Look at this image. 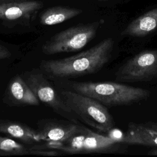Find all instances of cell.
<instances>
[{
    "instance_id": "6da1fadb",
    "label": "cell",
    "mask_w": 157,
    "mask_h": 157,
    "mask_svg": "<svg viewBox=\"0 0 157 157\" xmlns=\"http://www.w3.org/2000/svg\"><path fill=\"white\" fill-rule=\"evenodd\" d=\"M114 44L112 38L105 39L77 55L44 61L40 64L41 69L50 77L56 78L77 77L96 73L110 61Z\"/></svg>"
},
{
    "instance_id": "7a4b0ae2",
    "label": "cell",
    "mask_w": 157,
    "mask_h": 157,
    "mask_svg": "<svg viewBox=\"0 0 157 157\" xmlns=\"http://www.w3.org/2000/svg\"><path fill=\"white\" fill-rule=\"evenodd\" d=\"M72 90L92 98L107 106L128 105L147 99L150 92L145 89L115 82H71Z\"/></svg>"
},
{
    "instance_id": "3957f363",
    "label": "cell",
    "mask_w": 157,
    "mask_h": 157,
    "mask_svg": "<svg viewBox=\"0 0 157 157\" xmlns=\"http://www.w3.org/2000/svg\"><path fill=\"white\" fill-rule=\"evenodd\" d=\"M117 142L79 125L78 129L66 140L55 143L36 145L33 148L52 149L68 154L107 153L115 151L118 147Z\"/></svg>"
},
{
    "instance_id": "277c9868",
    "label": "cell",
    "mask_w": 157,
    "mask_h": 157,
    "mask_svg": "<svg viewBox=\"0 0 157 157\" xmlns=\"http://www.w3.org/2000/svg\"><path fill=\"white\" fill-rule=\"evenodd\" d=\"M60 95L81 121L103 133H107L114 128L112 116L101 102L74 91H63Z\"/></svg>"
},
{
    "instance_id": "5b68a950",
    "label": "cell",
    "mask_w": 157,
    "mask_h": 157,
    "mask_svg": "<svg viewBox=\"0 0 157 157\" xmlns=\"http://www.w3.org/2000/svg\"><path fill=\"white\" fill-rule=\"evenodd\" d=\"M103 21L101 20L88 24H80L61 31L44 44L42 51L47 55L78 51L95 37Z\"/></svg>"
},
{
    "instance_id": "8992f818",
    "label": "cell",
    "mask_w": 157,
    "mask_h": 157,
    "mask_svg": "<svg viewBox=\"0 0 157 157\" xmlns=\"http://www.w3.org/2000/svg\"><path fill=\"white\" fill-rule=\"evenodd\" d=\"M22 77L31 88L33 93L46 106L61 117L78 124V119L69 108L45 75L36 70L26 71Z\"/></svg>"
},
{
    "instance_id": "52a82bcc",
    "label": "cell",
    "mask_w": 157,
    "mask_h": 157,
    "mask_svg": "<svg viewBox=\"0 0 157 157\" xmlns=\"http://www.w3.org/2000/svg\"><path fill=\"white\" fill-rule=\"evenodd\" d=\"M157 78V50L141 52L122 65L115 80L123 82L149 81Z\"/></svg>"
},
{
    "instance_id": "ba28073f",
    "label": "cell",
    "mask_w": 157,
    "mask_h": 157,
    "mask_svg": "<svg viewBox=\"0 0 157 157\" xmlns=\"http://www.w3.org/2000/svg\"><path fill=\"white\" fill-rule=\"evenodd\" d=\"M3 101L9 106L39 105L40 101L23 78L17 74L12 77L6 88Z\"/></svg>"
},
{
    "instance_id": "9c48e42d",
    "label": "cell",
    "mask_w": 157,
    "mask_h": 157,
    "mask_svg": "<svg viewBox=\"0 0 157 157\" xmlns=\"http://www.w3.org/2000/svg\"><path fill=\"white\" fill-rule=\"evenodd\" d=\"M79 125L68 120L45 119L39 121L37 131L42 142H59L70 137L78 129Z\"/></svg>"
},
{
    "instance_id": "30bf717a",
    "label": "cell",
    "mask_w": 157,
    "mask_h": 157,
    "mask_svg": "<svg viewBox=\"0 0 157 157\" xmlns=\"http://www.w3.org/2000/svg\"><path fill=\"white\" fill-rule=\"evenodd\" d=\"M43 7L39 1H21L0 4V20L21 21L29 20Z\"/></svg>"
},
{
    "instance_id": "8fae6325",
    "label": "cell",
    "mask_w": 157,
    "mask_h": 157,
    "mask_svg": "<svg viewBox=\"0 0 157 157\" xmlns=\"http://www.w3.org/2000/svg\"><path fill=\"white\" fill-rule=\"evenodd\" d=\"M0 133L29 145L37 144L42 142L37 130L20 121L1 119Z\"/></svg>"
},
{
    "instance_id": "7c38bea8",
    "label": "cell",
    "mask_w": 157,
    "mask_h": 157,
    "mask_svg": "<svg viewBox=\"0 0 157 157\" xmlns=\"http://www.w3.org/2000/svg\"><path fill=\"white\" fill-rule=\"evenodd\" d=\"M120 143L157 147V131L144 124L130 122Z\"/></svg>"
},
{
    "instance_id": "4fadbf2b",
    "label": "cell",
    "mask_w": 157,
    "mask_h": 157,
    "mask_svg": "<svg viewBox=\"0 0 157 157\" xmlns=\"http://www.w3.org/2000/svg\"><path fill=\"white\" fill-rule=\"evenodd\" d=\"M157 28V7L150 10L132 21L121 32V36L144 37Z\"/></svg>"
},
{
    "instance_id": "5bb4252c",
    "label": "cell",
    "mask_w": 157,
    "mask_h": 157,
    "mask_svg": "<svg viewBox=\"0 0 157 157\" xmlns=\"http://www.w3.org/2000/svg\"><path fill=\"white\" fill-rule=\"evenodd\" d=\"M82 12L79 9L56 6L48 8L40 15L39 21L41 25L52 26L63 23L69 20Z\"/></svg>"
},
{
    "instance_id": "9a60e30c",
    "label": "cell",
    "mask_w": 157,
    "mask_h": 157,
    "mask_svg": "<svg viewBox=\"0 0 157 157\" xmlns=\"http://www.w3.org/2000/svg\"><path fill=\"white\" fill-rule=\"evenodd\" d=\"M35 155L33 148H28L9 137L0 136V156Z\"/></svg>"
},
{
    "instance_id": "2e32d148",
    "label": "cell",
    "mask_w": 157,
    "mask_h": 157,
    "mask_svg": "<svg viewBox=\"0 0 157 157\" xmlns=\"http://www.w3.org/2000/svg\"><path fill=\"white\" fill-rule=\"evenodd\" d=\"M11 55L12 53L10 50L6 47L0 44V60L9 58Z\"/></svg>"
},
{
    "instance_id": "e0dca14e",
    "label": "cell",
    "mask_w": 157,
    "mask_h": 157,
    "mask_svg": "<svg viewBox=\"0 0 157 157\" xmlns=\"http://www.w3.org/2000/svg\"><path fill=\"white\" fill-rule=\"evenodd\" d=\"M144 125H145L146 126L148 127L149 128L157 131V123L156 122H147L144 124Z\"/></svg>"
},
{
    "instance_id": "ac0fdd59",
    "label": "cell",
    "mask_w": 157,
    "mask_h": 157,
    "mask_svg": "<svg viewBox=\"0 0 157 157\" xmlns=\"http://www.w3.org/2000/svg\"><path fill=\"white\" fill-rule=\"evenodd\" d=\"M23 1V0H0V4L13 2H17V1Z\"/></svg>"
},
{
    "instance_id": "d6986e66",
    "label": "cell",
    "mask_w": 157,
    "mask_h": 157,
    "mask_svg": "<svg viewBox=\"0 0 157 157\" xmlns=\"http://www.w3.org/2000/svg\"><path fill=\"white\" fill-rule=\"evenodd\" d=\"M148 155H157V149H155V150L150 151L148 153Z\"/></svg>"
},
{
    "instance_id": "ffe728a7",
    "label": "cell",
    "mask_w": 157,
    "mask_h": 157,
    "mask_svg": "<svg viewBox=\"0 0 157 157\" xmlns=\"http://www.w3.org/2000/svg\"><path fill=\"white\" fill-rule=\"evenodd\" d=\"M94 1H99V2H107V1H112V0H94Z\"/></svg>"
}]
</instances>
